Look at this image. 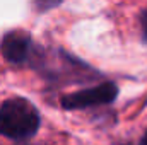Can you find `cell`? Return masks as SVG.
<instances>
[{
  "label": "cell",
  "instance_id": "cell-3",
  "mask_svg": "<svg viewBox=\"0 0 147 145\" xmlns=\"http://www.w3.org/2000/svg\"><path fill=\"white\" fill-rule=\"evenodd\" d=\"M33 48L34 46H33V39L29 36V33L22 29L9 31L2 38V43H0V51L3 58L14 65L29 62L33 58Z\"/></svg>",
  "mask_w": 147,
  "mask_h": 145
},
{
  "label": "cell",
  "instance_id": "cell-1",
  "mask_svg": "<svg viewBox=\"0 0 147 145\" xmlns=\"http://www.w3.org/2000/svg\"><path fill=\"white\" fill-rule=\"evenodd\" d=\"M36 106L24 97H10L0 106V135L10 140H28L39 130Z\"/></svg>",
  "mask_w": 147,
  "mask_h": 145
},
{
  "label": "cell",
  "instance_id": "cell-4",
  "mask_svg": "<svg viewBox=\"0 0 147 145\" xmlns=\"http://www.w3.org/2000/svg\"><path fill=\"white\" fill-rule=\"evenodd\" d=\"M140 29H142V39L144 43H147V9L142 12V17H140Z\"/></svg>",
  "mask_w": 147,
  "mask_h": 145
},
{
  "label": "cell",
  "instance_id": "cell-2",
  "mask_svg": "<svg viewBox=\"0 0 147 145\" xmlns=\"http://www.w3.org/2000/svg\"><path fill=\"white\" fill-rule=\"evenodd\" d=\"M116 96H118L116 84L111 80H106L94 87H87L72 94H67L62 97L60 103L65 109H87L111 104L116 99Z\"/></svg>",
  "mask_w": 147,
  "mask_h": 145
},
{
  "label": "cell",
  "instance_id": "cell-5",
  "mask_svg": "<svg viewBox=\"0 0 147 145\" xmlns=\"http://www.w3.org/2000/svg\"><path fill=\"white\" fill-rule=\"evenodd\" d=\"M139 145H147V130H146V133L142 135V138H140V142H139Z\"/></svg>",
  "mask_w": 147,
  "mask_h": 145
}]
</instances>
